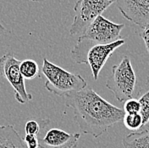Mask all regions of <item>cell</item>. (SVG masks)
I'll list each match as a JSON object with an SVG mask.
<instances>
[{
  "mask_svg": "<svg viewBox=\"0 0 149 148\" xmlns=\"http://www.w3.org/2000/svg\"><path fill=\"white\" fill-rule=\"evenodd\" d=\"M65 106L74 111V121L81 132L94 138L123 121L125 115L123 109L107 101L90 87L67 95Z\"/></svg>",
  "mask_w": 149,
  "mask_h": 148,
  "instance_id": "6da1fadb",
  "label": "cell"
},
{
  "mask_svg": "<svg viewBox=\"0 0 149 148\" xmlns=\"http://www.w3.org/2000/svg\"><path fill=\"white\" fill-rule=\"evenodd\" d=\"M124 44L125 39L123 38L108 44H97L78 37L77 44L70 53L71 58L77 64L89 65L93 79L97 80L109 58L118 48Z\"/></svg>",
  "mask_w": 149,
  "mask_h": 148,
  "instance_id": "7a4b0ae2",
  "label": "cell"
},
{
  "mask_svg": "<svg viewBox=\"0 0 149 148\" xmlns=\"http://www.w3.org/2000/svg\"><path fill=\"white\" fill-rule=\"evenodd\" d=\"M42 73L46 78L45 88L59 97H66L87 87V83L80 74H74L43 58Z\"/></svg>",
  "mask_w": 149,
  "mask_h": 148,
  "instance_id": "3957f363",
  "label": "cell"
},
{
  "mask_svg": "<svg viewBox=\"0 0 149 148\" xmlns=\"http://www.w3.org/2000/svg\"><path fill=\"white\" fill-rule=\"evenodd\" d=\"M136 84V76L130 59L124 56L119 64L113 66L111 75L106 82V88L111 90L118 101L123 102L133 98Z\"/></svg>",
  "mask_w": 149,
  "mask_h": 148,
  "instance_id": "277c9868",
  "label": "cell"
},
{
  "mask_svg": "<svg viewBox=\"0 0 149 148\" xmlns=\"http://www.w3.org/2000/svg\"><path fill=\"white\" fill-rule=\"evenodd\" d=\"M116 0H78L74 6V16L70 28V35H81L90 24Z\"/></svg>",
  "mask_w": 149,
  "mask_h": 148,
  "instance_id": "5b68a950",
  "label": "cell"
},
{
  "mask_svg": "<svg viewBox=\"0 0 149 148\" xmlns=\"http://www.w3.org/2000/svg\"><path fill=\"white\" fill-rule=\"evenodd\" d=\"M20 61L12 53H7L0 57V76L8 80L12 86L15 98L19 104H26L32 100V94L26 91L25 78L20 73Z\"/></svg>",
  "mask_w": 149,
  "mask_h": 148,
  "instance_id": "8992f818",
  "label": "cell"
},
{
  "mask_svg": "<svg viewBox=\"0 0 149 148\" xmlns=\"http://www.w3.org/2000/svg\"><path fill=\"white\" fill-rule=\"evenodd\" d=\"M124 27V24L114 23L100 16L93 20L79 37L97 44H108L122 38L120 32Z\"/></svg>",
  "mask_w": 149,
  "mask_h": 148,
  "instance_id": "52a82bcc",
  "label": "cell"
},
{
  "mask_svg": "<svg viewBox=\"0 0 149 148\" xmlns=\"http://www.w3.org/2000/svg\"><path fill=\"white\" fill-rule=\"evenodd\" d=\"M50 120L42 119L39 123L40 130L37 135L39 148H76L81 135L70 134L57 128H48Z\"/></svg>",
  "mask_w": 149,
  "mask_h": 148,
  "instance_id": "ba28073f",
  "label": "cell"
},
{
  "mask_svg": "<svg viewBox=\"0 0 149 148\" xmlns=\"http://www.w3.org/2000/svg\"><path fill=\"white\" fill-rule=\"evenodd\" d=\"M122 16L142 27L149 24V0H116Z\"/></svg>",
  "mask_w": 149,
  "mask_h": 148,
  "instance_id": "9c48e42d",
  "label": "cell"
},
{
  "mask_svg": "<svg viewBox=\"0 0 149 148\" xmlns=\"http://www.w3.org/2000/svg\"><path fill=\"white\" fill-rule=\"evenodd\" d=\"M0 148H25L23 139L13 125H0Z\"/></svg>",
  "mask_w": 149,
  "mask_h": 148,
  "instance_id": "30bf717a",
  "label": "cell"
},
{
  "mask_svg": "<svg viewBox=\"0 0 149 148\" xmlns=\"http://www.w3.org/2000/svg\"><path fill=\"white\" fill-rule=\"evenodd\" d=\"M136 98L140 102V114L143 118V128L141 130H149V76L143 85L140 87Z\"/></svg>",
  "mask_w": 149,
  "mask_h": 148,
  "instance_id": "8fae6325",
  "label": "cell"
},
{
  "mask_svg": "<svg viewBox=\"0 0 149 148\" xmlns=\"http://www.w3.org/2000/svg\"><path fill=\"white\" fill-rule=\"evenodd\" d=\"M122 144L125 148H149V130L131 132L123 139Z\"/></svg>",
  "mask_w": 149,
  "mask_h": 148,
  "instance_id": "7c38bea8",
  "label": "cell"
},
{
  "mask_svg": "<svg viewBox=\"0 0 149 148\" xmlns=\"http://www.w3.org/2000/svg\"><path fill=\"white\" fill-rule=\"evenodd\" d=\"M20 73L25 79L31 80L39 76V66L33 60L28 59L22 61L19 65Z\"/></svg>",
  "mask_w": 149,
  "mask_h": 148,
  "instance_id": "4fadbf2b",
  "label": "cell"
},
{
  "mask_svg": "<svg viewBox=\"0 0 149 148\" xmlns=\"http://www.w3.org/2000/svg\"><path fill=\"white\" fill-rule=\"evenodd\" d=\"M124 125L131 132L141 131L143 128V118L140 113L125 114L123 118Z\"/></svg>",
  "mask_w": 149,
  "mask_h": 148,
  "instance_id": "5bb4252c",
  "label": "cell"
},
{
  "mask_svg": "<svg viewBox=\"0 0 149 148\" xmlns=\"http://www.w3.org/2000/svg\"><path fill=\"white\" fill-rule=\"evenodd\" d=\"M123 110L125 114H136L141 111V105L136 98H131L124 103Z\"/></svg>",
  "mask_w": 149,
  "mask_h": 148,
  "instance_id": "9a60e30c",
  "label": "cell"
},
{
  "mask_svg": "<svg viewBox=\"0 0 149 148\" xmlns=\"http://www.w3.org/2000/svg\"><path fill=\"white\" fill-rule=\"evenodd\" d=\"M40 130V125L39 123L35 120H29L26 122L25 125V132L26 135H37Z\"/></svg>",
  "mask_w": 149,
  "mask_h": 148,
  "instance_id": "2e32d148",
  "label": "cell"
},
{
  "mask_svg": "<svg viewBox=\"0 0 149 148\" xmlns=\"http://www.w3.org/2000/svg\"><path fill=\"white\" fill-rule=\"evenodd\" d=\"M140 37L144 42V44L146 46V49L149 54V24L141 27L140 31Z\"/></svg>",
  "mask_w": 149,
  "mask_h": 148,
  "instance_id": "e0dca14e",
  "label": "cell"
},
{
  "mask_svg": "<svg viewBox=\"0 0 149 148\" xmlns=\"http://www.w3.org/2000/svg\"><path fill=\"white\" fill-rule=\"evenodd\" d=\"M23 141L26 144L28 148H38L39 143L37 135H26L25 138L23 139Z\"/></svg>",
  "mask_w": 149,
  "mask_h": 148,
  "instance_id": "ac0fdd59",
  "label": "cell"
},
{
  "mask_svg": "<svg viewBox=\"0 0 149 148\" xmlns=\"http://www.w3.org/2000/svg\"><path fill=\"white\" fill-rule=\"evenodd\" d=\"M4 31H5V28H4V27H3V26H2V25L0 24V36L4 32Z\"/></svg>",
  "mask_w": 149,
  "mask_h": 148,
  "instance_id": "d6986e66",
  "label": "cell"
},
{
  "mask_svg": "<svg viewBox=\"0 0 149 148\" xmlns=\"http://www.w3.org/2000/svg\"><path fill=\"white\" fill-rule=\"evenodd\" d=\"M32 2H42V1H45V0H31Z\"/></svg>",
  "mask_w": 149,
  "mask_h": 148,
  "instance_id": "ffe728a7",
  "label": "cell"
}]
</instances>
